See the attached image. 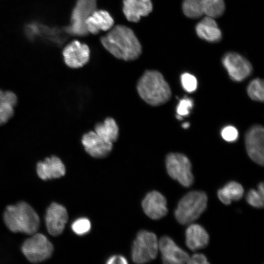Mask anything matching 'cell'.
I'll use <instances>...</instances> for the list:
<instances>
[{"label": "cell", "mask_w": 264, "mask_h": 264, "mask_svg": "<svg viewBox=\"0 0 264 264\" xmlns=\"http://www.w3.org/2000/svg\"><path fill=\"white\" fill-rule=\"evenodd\" d=\"M101 42L116 58L124 61L136 59L141 53V45L133 31L127 26L117 25L106 35Z\"/></svg>", "instance_id": "obj_1"}, {"label": "cell", "mask_w": 264, "mask_h": 264, "mask_svg": "<svg viewBox=\"0 0 264 264\" xmlns=\"http://www.w3.org/2000/svg\"><path fill=\"white\" fill-rule=\"evenodd\" d=\"M138 93L146 103L158 106L171 97V88L163 75L155 70H146L139 78L136 86Z\"/></svg>", "instance_id": "obj_2"}, {"label": "cell", "mask_w": 264, "mask_h": 264, "mask_svg": "<svg viewBox=\"0 0 264 264\" xmlns=\"http://www.w3.org/2000/svg\"><path fill=\"white\" fill-rule=\"evenodd\" d=\"M3 220L5 225L12 232L29 235L36 233L40 224L38 214L24 201L7 206L3 213Z\"/></svg>", "instance_id": "obj_3"}, {"label": "cell", "mask_w": 264, "mask_h": 264, "mask_svg": "<svg viewBox=\"0 0 264 264\" xmlns=\"http://www.w3.org/2000/svg\"><path fill=\"white\" fill-rule=\"evenodd\" d=\"M208 198L201 191H192L185 195L179 201L175 211V216L180 224L192 223L205 210Z\"/></svg>", "instance_id": "obj_4"}, {"label": "cell", "mask_w": 264, "mask_h": 264, "mask_svg": "<svg viewBox=\"0 0 264 264\" xmlns=\"http://www.w3.org/2000/svg\"><path fill=\"white\" fill-rule=\"evenodd\" d=\"M158 251V241L153 232L146 230L139 231L134 241L132 250L133 262L143 264L154 260Z\"/></svg>", "instance_id": "obj_5"}, {"label": "cell", "mask_w": 264, "mask_h": 264, "mask_svg": "<svg viewBox=\"0 0 264 264\" xmlns=\"http://www.w3.org/2000/svg\"><path fill=\"white\" fill-rule=\"evenodd\" d=\"M166 167L169 176L183 186L189 187L194 182L191 163L184 154L171 153L166 157Z\"/></svg>", "instance_id": "obj_6"}, {"label": "cell", "mask_w": 264, "mask_h": 264, "mask_svg": "<svg viewBox=\"0 0 264 264\" xmlns=\"http://www.w3.org/2000/svg\"><path fill=\"white\" fill-rule=\"evenodd\" d=\"M53 249V244L47 237L37 232L25 240L21 248L27 259L33 263L42 262L49 259Z\"/></svg>", "instance_id": "obj_7"}, {"label": "cell", "mask_w": 264, "mask_h": 264, "mask_svg": "<svg viewBox=\"0 0 264 264\" xmlns=\"http://www.w3.org/2000/svg\"><path fill=\"white\" fill-rule=\"evenodd\" d=\"M96 0H77L71 17V24L66 31L70 34L84 36L88 34L85 22L95 10Z\"/></svg>", "instance_id": "obj_8"}, {"label": "cell", "mask_w": 264, "mask_h": 264, "mask_svg": "<svg viewBox=\"0 0 264 264\" xmlns=\"http://www.w3.org/2000/svg\"><path fill=\"white\" fill-rule=\"evenodd\" d=\"M222 63L231 79L236 82H241L246 79L253 70L249 61L236 52L225 54L222 58Z\"/></svg>", "instance_id": "obj_9"}, {"label": "cell", "mask_w": 264, "mask_h": 264, "mask_svg": "<svg viewBox=\"0 0 264 264\" xmlns=\"http://www.w3.org/2000/svg\"><path fill=\"white\" fill-rule=\"evenodd\" d=\"M264 129L261 125H255L247 131L245 136L246 152L249 157L257 164H264Z\"/></svg>", "instance_id": "obj_10"}, {"label": "cell", "mask_w": 264, "mask_h": 264, "mask_svg": "<svg viewBox=\"0 0 264 264\" xmlns=\"http://www.w3.org/2000/svg\"><path fill=\"white\" fill-rule=\"evenodd\" d=\"M68 220L66 208L56 202H52L47 208L45 224L49 234L53 236L60 235L63 232Z\"/></svg>", "instance_id": "obj_11"}, {"label": "cell", "mask_w": 264, "mask_h": 264, "mask_svg": "<svg viewBox=\"0 0 264 264\" xmlns=\"http://www.w3.org/2000/svg\"><path fill=\"white\" fill-rule=\"evenodd\" d=\"M63 55L65 63L68 67L78 68L88 62L90 50L87 44L75 40L65 47Z\"/></svg>", "instance_id": "obj_12"}, {"label": "cell", "mask_w": 264, "mask_h": 264, "mask_svg": "<svg viewBox=\"0 0 264 264\" xmlns=\"http://www.w3.org/2000/svg\"><path fill=\"white\" fill-rule=\"evenodd\" d=\"M158 249L164 264H182L187 263L189 255L178 246L168 236L161 237L158 241Z\"/></svg>", "instance_id": "obj_13"}, {"label": "cell", "mask_w": 264, "mask_h": 264, "mask_svg": "<svg viewBox=\"0 0 264 264\" xmlns=\"http://www.w3.org/2000/svg\"><path fill=\"white\" fill-rule=\"evenodd\" d=\"M81 142L86 152L97 158L106 157L113 148V143L105 141L94 131L85 133L82 137Z\"/></svg>", "instance_id": "obj_14"}, {"label": "cell", "mask_w": 264, "mask_h": 264, "mask_svg": "<svg viewBox=\"0 0 264 264\" xmlns=\"http://www.w3.org/2000/svg\"><path fill=\"white\" fill-rule=\"evenodd\" d=\"M142 206L146 215L153 220L160 219L168 212L166 198L156 191H153L146 196Z\"/></svg>", "instance_id": "obj_15"}, {"label": "cell", "mask_w": 264, "mask_h": 264, "mask_svg": "<svg viewBox=\"0 0 264 264\" xmlns=\"http://www.w3.org/2000/svg\"><path fill=\"white\" fill-rule=\"evenodd\" d=\"M36 170L38 176L44 180L60 178L66 174L65 165L56 155H52L38 162Z\"/></svg>", "instance_id": "obj_16"}, {"label": "cell", "mask_w": 264, "mask_h": 264, "mask_svg": "<svg viewBox=\"0 0 264 264\" xmlns=\"http://www.w3.org/2000/svg\"><path fill=\"white\" fill-rule=\"evenodd\" d=\"M123 11L127 19L138 22L142 16H147L153 9L151 0H123Z\"/></svg>", "instance_id": "obj_17"}, {"label": "cell", "mask_w": 264, "mask_h": 264, "mask_svg": "<svg viewBox=\"0 0 264 264\" xmlns=\"http://www.w3.org/2000/svg\"><path fill=\"white\" fill-rule=\"evenodd\" d=\"M114 20L107 11L95 10L85 22L88 33L97 34L101 31H107L111 29Z\"/></svg>", "instance_id": "obj_18"}, {"label": "cell", "mask_w": 264, "mask_h": 264, "mask_svg": "<svg viewBox=\"0 0 264 264\" xmlns=\"http://www.w3.org/2000/svg\"><path fill=\"white\" fill-rule=\"evenodd\" d=\"M186 244L192 251L205 248L209 243V236L200 225L191 223L185 232Z\"/></svg>", "instance_id": "obj_19"}, {"label": "cell", "mask_w": 264, "mask_h": 264, "mask_svg": "<svg viewBox=\"0 0 264 264\" xmlns=\"http://www.w3.org/2000/svg\"><path fill=\"white\" fill-rule=\"evenodd\" d=\"M197 35L209 42H217L221 38V32L213 18L206 16L196 26Z\"/></svg>", "instance_id": "obj_20"}, {"label": "cell", "mask_w": 264, "mask_h": 264, "mask_svg": "<svg viewBox=\"0 0 264 264\" xmlns=\"http://www.w3.org/2000/svg\"><path fill=\"white\" fill-rule=\"evenodd\" d=\"M17 102L15 93L0 89V126L6 123L12 117Z\"/></svg>", "instance_id": "obj_21"}, {"label": "cell", "mask_w": 264, "mask_h": 264, "mask_svg": "<svg viewBox=\"0 0 264 264\" xmlns=\"http://www.w3.org/2000/svg\"><path fill=\"white\" fill-rule=\"evenodd\" d=\"M94 132L104 140L111 143L116 141L119 136L118 126L111 117H107L103 122L97 123Z\"/></svg>", "instance_id": "obj_22"}, {"label": "cell", "mask_w": 264, "mask_h": 264, "mask_svg": "<svg viewBox=\"0 0 264 264\" xmlns=\"http://www.w3.org/2000/svg\"><path fill=\"white\" fill-rule=\"evenodd\" d=\"M218 197L220 201L225 205H229L233 201H238L243 197L244 189L242 185L234 181L227 183L222 188L218 190Z\"/></svg>", "instance_id": "obj_23"}, {"label": "cell", "mask_w": 264, "mask_h": 264, "mask_svg": "<svg viewBox=\"0 0 264 264\" xmlns=\"http://www.w3.org/2000/svg\"><path fill=\"white\" fill-rule=\"evenodd\" d=\"M223 0H203V14L214 18L220 17L224 12Z\"/></svg>", "instance_id": "obj_24"}, {"label": "cell", "mask_w": 264, "mask_h": 264, "mask_svg": "<svg viewBox=\"0 0 264 264\" xmlns=\"http://www.w3.org/2000/svg\"><path fill=\"white\" fill-rule=\"evenodd\" d=\"M182 10L188 18H199L203 15V0H183Z\"/></svg>", "instance_id": "obj_25"}, {"label": "cell", "mask_w": 264, "mask_h": 264, "mask_svg": "<svg viewBox=\"0 0 264 264\" xmlns=\"http://www.w3.org/2000/svg\"><path fill=\"white\" fill-rule=\"evenodd\" d=\"M246 199L251 206L257 208H263L264 201V182H260L258 184L257 190H249L246 196Z\"/></svg>", "instance_id": "obj_26"}, {"label": "cell", "mask_w": 264, "mask_h": 264, "mask_svg": "<svg viewBox=\"0 0 264 264\" xmlns=\"http://www.w3.org/2000/svg\"><path fill=\"white\" fill-rule=\"evenodd\" d=\"M249 97L253 100L263 102L264 100V83L260 78L252 80L247 88Z\"/></svg>", "instance_id": "obj_27"}, {"label": "cell", "mask_w": 264, "mask_h": 264, "mask_svg": "<svg viewBox=\"0 0 264 264\" xmlns=\"http://www.w3.org/2000/svg\"><path fill=\"white\" fill-rule=\"evenodd\" d=\"M71 229L77 235H84L90 231L91 223L88 219L80 218L73 221L71 224Z\"/></svg>", "instance_id": "obj_28"}, {"label": "cell", "mask_w": 264, "mask_h": 264, "mask_svg": "<svg viewBox=\"0 0 264 264\" xmlns=\"http://www.w3.org/2000/svg\"><path fill=\"white\" fill-rule=\"evenodd\" d=\"M183 88L188 92H192L197 88L198 82L196 78L189 73H184L180 77Z\"/></svg>", "instance_id": "obj_29"}, {"label": "cell", "mask_w": 264, "mask_h": 264, "mask_svg": "<svg viewBox=\"0 0 264 264\" xmlns=\"http://www.w3.org/2000/svg\"><path fill=\"white\" fill-rule=\"evenodd\" d=\"M193 106V101L192 99L187 97L181 99L176 107L177 115L181 117L189 115Z\"/></svg>", "instance_id": "obj_30"}, {"label": "cell", "mask_w": 264, "mask_h": 264, "mask_svg": "<svg viewBox=\"0 0 264 264\" xmlns=\"http://www.w3.org/2000/svg\"><path fill=\"white\" fill-rule=\"evenodd\" d=\"M221 135L225 141L233 142L237 139L239 133L235 127L232 126H228L222 130Z\"/></svg>", "instance_id": "obj_31"}, {"label": "cell", "mask_w": 264, "mask_h": 264, "mask_svg": "<svg viewBox=\"0 0 264 264\" xmlns=\"http://www.w3.org/2000/svg\"><path fill=\"white\" fill-rule=\"evenodd\" d=\"M187 263L190 264H207L209 263L207 261V259L204 254L195 253L191 257H189Z\"/></svg>", "instance_id": "obj_32"}, {"label": "cell", "mask_w": 264, "mask_h": 264, "mask_svg": "<svg viewBox=\"0 0 264 264\" xmlns=\"http://www.w3.org/2000/svg\"><path fill=\"white\" fill-rule=\"evenodd\" d=\"M108 264H127L128 262L126 258L120 255H114L110 257L106 262Z\"/></svg>", "instance_id": "obj_33"}, {"label": "cell", "mask_w": 264, "mask_h": 264, "mask_svg": "<svg viewBox=\"0 0 264 264\" xmlns=\"http://www.w3.org/2000/svg\"><path fill=\"white\" fill-rule=\"evenodd\" d=\"M189 126L190 124L188 122L184 123L182 125V128L184 129H187L189 127Z\"/></svg>", "instance_id": "obj_34"}]
</instances>
